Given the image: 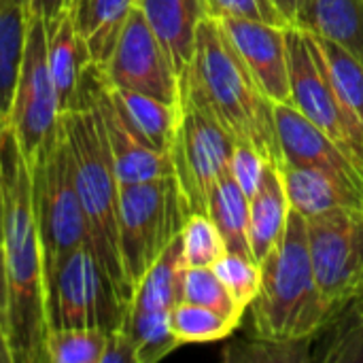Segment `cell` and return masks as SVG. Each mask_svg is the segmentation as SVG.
Instances as JSON below:
<instances>
[{"mask_svg": "<svg viewBox=\"0 0 363 363\" xmlns=\"http://www.w3.org/2000/svg\"><path fill=\"white\" fill-rule=\"evenodd\" d=\"M2 172V253L6 277V332L15 363H40L45 357L47 294L45 259L34 217L32 170L9 121L0 123Z\"/></svg>", "mask_w": 363, "mask_h": 363, "instance_id": "6da1fadb", "label": "cell"}, {"mask_svg": "<svg viewBox=\"0 0 363 363\" xmlns=\"http://www.w3.org/2000/svg\"><path fill=\"white\" fill-rule=\"evenodd\" d=\"M181 89L211 113L236 145H249L268 164L283 168L277 104L262 91L221 23L211 15L198 28L194 57L181 74Z\"/></svg>", "mask_w": 363, "mask_h": 363, "instance_id": "7a4b0ae2", "label": "cell"}, {"mask_svg": "<svg viewBox=\"0 0 363 363\" xmlns=\"http://www.w3.org/2000/svg\"><path fill=\"white\" fill-rule=\"evenodd\" d=\"M259 266L262 287L253 300L257 336L277 340L313 338L338 311L317 285L306 217L298 211H289L281 240Z\"/></svg>", "mask_w": 363, "mask_h": 363, "instance_id": "3957f363", "label": "cell"}, {"mask_svg": "<svg viewBox=\"0 0 363 363\" xmlns=\"http://www.w3.org/2000/svg\"><path fill=\"white\" fill-rule=\"evenodd\" d=\"M62 123L72 155L77 191L89 225V245L108 270L121 298L130 304L134 291L123 270L117 228L119 181L100 113L89 100H83L81 108L62 115Z\"/></svg>", "mask_w": 363, "mask_h": 363, "instance_id": "277c9868", "label": "cell"}, {"mask_svg": "<svg viewBox=\"0 0 363 363\" xmlns=\"http://www.w3.org/2000/svg\"><path fill=\"white\" fill-rule=\"evenodd\" d=\"M187 217L189 213L174 174L119 185V251L132 291L153 262L181 234Z\"/></svg>", "mask_w": 363, "mask_h": 363, "instance_id": "5b68a950", "label": "cell"}, {"mask_svg": "<svg viewBox=\"0 0 363 363\" xmlns=\"http://www.w3.org/2000/svg\"><path fill=\"white\" fill-rule=\"evenodd\" d=\"M47 325L121 330L130 304L121 298L108 270L89 242L72 249L45 279Z\"/></svg>", "mask_w": 363, "mask_h": 363, "instance_id": "8992f818", "label": "cell"}, {"mask_svg": "<svg viewBox=\"0 0 363 363\" xmlns=\"http://www.w3.org/2000/svg\"><path fill=\"white\" fill-rule=\"evenodd\" d=\"M30 170L34 217L47 279L72 249L89 242V225L77 191L74 166L64 123L60 125L53 145L43 153V157L30 164Z\"/></svg>", "mask_w": 363, "mask_h": 363, "instance_id": "52a82bcc", "label": "cell"}, {"mask_svg": "<svg viewBox=\"0 0 363 363\" xmlns=\"http://www.w3.org/2000/svg\"><path fill=\"white\" fill-rule=\"evenodd\" d=\"M234 149L236 140L223 125L181 89L170 160L189 215H206L215 185L230 174Z\"/></svg>", "mask_w": 363, "mask_h": 363, "instance_id": "ba28073f", "label": "cell"}, {"mask_svg": "<svg viewBox=\"0 0 363 363\" xmlns=\"http://www.w3.org/2000/svg\"><path fill=\"white\" fill-rule=\"evenodd\" d=\"M9 125L28 164L43 157L62 125L57 96L47 64L45 19L34 13H28L23 55L15 83Z\"/></svg>", "mask_w": 363, "mask_h": 363, "instance_id": "9c48e42d", "label": "cell"}, {"mask_svg": "<svg viewBox=\"0 0 363 363\" xmlns=\"http://www.w3.org/2000/svg\"><path fill=\"white\" fill-rule=\"evenodd\" d=\"M291 102L308 121L347 149L363 166V123L345 106L308 30L287 28Z\"/></svg>", "mask_w": 363, "mask_h": 363, "instance_id": "30bf717a", "label": "cell"}, {"mask_svg": "<svg viewBox=\"0 0 363 363\" xmlns=\"http://www.w3.org/2000/svg\"><path fill=\"white\" fill-rule=\"evenodd\" d=\"M317 285L340 308L363 294V211L334 208L306 219Z\"/></svg>", "mask_w": 363, "mask_h": 363, "instance_id": "8fae6325", "label": "cell"}, {"mask_svg": "<svg viewBox=\"0 0 363 363\" xmlns=\"http://www.w3.org/2000/svg\"><path fill=\"white\" fill-rule=\"evenodd\" d=\"M102 72L113 87L138 91L168 104L179 102L181 77L136 6Z\"/></svg>", "mask_w": 363, "mask_h": 363, "instance_id": "7c38bea8", "label": "cell"}, {"mask_svg": "<svg viewBox=\"0 0 363 363\" xmlns=\"http://www.w3.org/2000/svg\"><path fill=\"white\" fill-rule=\"evenodd\" d=\"M83 100H89L100 113L119 185H132V183H143V181H153L174 174L170 153H160L151 149L128 125V121L119 113L108 91L102 68H98L96 64H89L87 70L83 72L81 106Z\"/></svg>", "mask_w": 363, "mask_h": 363, "instance_id": "4fadbf2b", "label": "cell"}, {"mask_svg": "<svg viewBox=\"0 0 363 363\" xmlns=\"http://www.w3.org/2000/svg\"><path fill=\"white\" fill-rule=\"evenodd\" d=\"M217 21L259 83L262 91L274 104H289L291 83L287 60V28L236 17H221Z\"/></svg>", "mask_w": 363, "mask_h": 363, "instance_id": "5bb4252c", "label": "cell"}, {"mask_svg": "<svg viewBox=\"0 0 363 363\" xmlns=\"http://www.w3.org/2000/svg\"><path fill=\"white\" fill-rule=\"evenodd\" d=\"M274 115L285 164L321 168L363 189V166L347 149L308 121L294 104H277Z\"/></svg>", "mask_w": 363, "mask_h": 363, "instance_id": "9a60e30c", "label": "cell"}, {"mask_svg": "<svg viewBox=\"0 0 363 363\" xmlns=\"http://www.w3.org/2000/svg\"><path fill=\"white\" fill-rule=\"evenodd\" d=\"M47 36V64L57 96L60 115L81 108V81L91 64L87 47L77 32L72 9L62 11L45 21Z\"/></svg>", "mask_w": 363, "mask_h": 363, "instance_id": "2e32d148", "label": "cell"}, {"mask_svg": "<svg viewBox=\"0 0 363 363\" xmlns=\"http://www.w3.org/2000/svg\"><path fill=\"white\" fill-rule=\"evenodd\" d=\"M179 77L187 70L200 23L208 17L206 0H136Z\"/></svg>", "mask_w": 363, "mask_h": 363, "instance_id": "e0dca14e", "label": "cell"}, {"mask_svg": "<svg viewBox=\"0 0 363 363\" xmlns=\"http://www.w3.org/2000/svg\"><path fill=\"white\" fill-rule=\"evenodd\" d=\"M289 204L300 215L315 217L334 208L363 211V189L351 185L336 174L313 168V166H291L281 168Z\"/></svg>", "mask_w": 363, "mask_h": 363, "instance_id": "ac0fdd59", "label": "cell"}, {"mask_svg": "<svg viewBox=\"0 0 363 363\" xmlns=\"http://www.w3.org/2000/svg\"><path fill=\"white\" fill-rule=\"evenodd\" d=\"M294 26L336 43L363 64V0H298Z\"/></svg>", "mask_w": 363, "mask_h": 363, "instance_id": "d6986e66", "label": "cell"}, {"mask_svg": "<svg viewBox=\"0 0 363 363\" xmlns=\"http://www.w3.org/2000/svg\"><path fill=\"white\" fill-rule=\"evenodd\" d=\"M289 211L291 204L283 172L279 166L268 164L259 189L249 200V245L257 264H262L281 240L287 228Z\"/></svg>", "mask_w": 363, "mask_h": 363, "instance_id": "ffe728a7", "label": "cell"}, {"mask_svg": "<svg viewBox=\"0 0 363 363\" xmlns=\"http://www.w3.org/2000/svg\"><path fill=\"white\" fill-rule=\"evenodd\" d=\"M136 0H72V17L91 64L104 68Z\"/></svg>", "mask_w": 363, "mask_h": 363, "instance_id": "44dd1931", "label": "cell"}, {"mask_svg": "<svg viewBox=\"0 0 363 363\" xmlns=\"http://www.w3.org/2000/svg\"><path fill=\"white\" fill-rule=\"evenodd\" d=\"M106 85L119 113L123 115L128 125L143 138V143L160 153H170L174 130H177L179 102L168 104L138 91L113 87L108 81Z\"/></svg>", "mask_w": 363, "mask_h": 363, "instance_id": "7402d4cb", "label": "cell"}, {"mask_svg": "<svg viewBox=\"0 0 363 363\" xmlns=\"http://www.w3.org/2000/svg\"><path fill=\"white\" fill-rule=\"evenodd\" d=\"M183 245L181 234L166 247L153 266L134 285L130 311L136 313H170L183 300Z\"/></svg>", "mask_w": 363, "mask_h": 363, "instance_id": "603a6c76", "label": "cell"}, {"mask_svg": "<svg viewBox=\"0 0 363 363\" xmlns=\"http://www.w3.org/2000/svg\"><path fill=\"white\" fill-rule=\"evenodd\" d=\"M313 362L363 363V294L342 304L313 336Z\"/></svg>", "mask_w": 363, "mask_h": 363, "instance_id": "cb8c5ba5", "label": "cell"}, {"mask_svg": "<svg viewBox=\"0 0 363 363\" xmlns=\"http://www.w3.org/2000/svg\"><path fill=\"white\" fill-rule=\"evenodd\" d=\"M206 215L217 225L230 253H238L253 259L249 245V198L232 179V174H225L215 185L208 198Z\"/></svg>", "mask_w": 363, "mask_h": 363, "instance_id": "d4e9b609", "label": "cell"}, {"mask_svg": "<svg viewBox=\"0 0 363 363\" xmlns=\"http://www.w3.org/2000/svg\"><path fill=\"white\" fill-rule=\"evenodd\" d=\"M28 13L30 11L15 0H0V123L9 121L11 115L23 55Z\"/></svg>", "mask_w": 363, "mask_h": 363, "instance_id": "484cf974", "label": "cell"}, {"mask_svg": "<svg viewBox=\"0 0 363 363\" xmlns=\"http://www.w3.org/2000/svg\"><path fill=\"white\" fill-rule=\"evenodd\" d=\"M170 325L177 340L183 347V345H204V342L223 340L232 336L234 330H238L240 321L219 311H213L208 306L181 300L170 311Z\"/></svg>", "mask_w": 363, "mask_h": 363, "instance_id": "4316f807", "label": "cell"}, {"mask_svg": "<svg viewBox=\"0 0 363 363\" xmlns=\"http://www.w3.org/2000/svg\"><path fill=\"white\" fill-rule=\"evenodd\" d=\"M121 330H125L134 342L136 363H157L181 347L170 325V313L128 311Z\"/></svg>", "mask_w": 363, "mask_h": 363, "instance_id": "83f0119b", "label": "cell"}, {"mask_svg": "<svg viewBox=\"0 0 363 363\" xmlns=\"http://www.w3.org/2000/svg\"><path fill=\"white\" fill-rule=\"evenodd\" d=\"M313 34V32H311ZM332 85L345 106L363 123V64L336 43L313 34Z\"/></svg>", "mask_w": 363, "mask_h": 363, "instance_id": "f1b7e54d", "label": "cell"}, {"mask_svg": "<svg viewBox=\"0 0 363 363\" xmlns=\"http://www.w3.org/2000/svg\"><path fill=\"white\" fill-rule=\"evenodd\" d=\"M223 359L230 363H311L313 338H264L240 340L223 351Z\"/></svg>", "mask_w": 363, "mask_h": 363, "instance_id": "f546056e", "label": "cell"}, {"mask_svg": "<svg viewBox=\"0 0 363 363\" xmlns=\"http://www.w3.org/2000/svg\"><path fill=\"white\" fill-rule=\"evenodd\" d=\"M106 332L96 328H55L47 332L45 357L49 363H100Z\"/></svg>", "mask_w": 363, "mask_h": 363, "instance_id": "4dcf8cb0", "label": "cell"}, {"mask_svg": "<svg viewBox=\"0 0 363 363\" xmlns=\"http://www.w3.org/2000/svg\"><path fill=\"white\" fill-rule=\"evenodd\" d=\"M181 245L183 262L187 268H213L215 262L228 251L217 225L204 213H196L185 219L181 230Z\"/></svg>", "mask_w": 363, "mask_h": 363, "instance_id": "1f68e13d", "label": "cell"}, {"mask_svg": "<svg viewBox=\"0 0 363 363\" xmlns=\"http://www.w3.org/2000/svg\"><path fill=\"white\" fill-rule=\"evenodd\" d=\"M219 281L225 285L238 308H247L259 294L262 287V266L251 257L225 251L213 266Z\"/></svg>", "mask_w": 363, "mask_h": 363, "instance_id": "d6a6232c", "label": "cell"}, {"mask_svg": "<svg viewBox=\"0 0 363 363\" xmlns=\"http://www.w3.org/2000/svg\"><path fill=\"white\" fill-rule=\"evenodd\" d=\"M183 300L200 306H208L228 317L242 321V308L234 302L225 285L219 281L213 268H185L183 272Z\"/></svg>", "mask_w": 363, "mask_h": 363, "instance_id": "836d02e7", "label": "cell"}, {"mask_svg": "<svg viewBox=\"0 0 363 363\" xmlns=\"http://www.w3.org/2000/svg\"><path fill=\"white\" fill-rule=\"evenodd\" d=\"M208 15L215 19L236 17V19H253L262 23H272L281 28H289L283 13L277 9L272 0H206Z\"/></svg>", "mask_w": 363, "mask_h": 363, "instance_id": "e575fe53", "label": "cell"}, {"mask_svg": "<svg viewBox=\"0 0 363 363\" xmlns=\"http://www.w3.org/2000/svg\"><path fill=\"white\" fill-rule=\"evenodd\" d=\"M266 168H268V162L264 160L259 151H255L249 145H236L232 153V162H230V174L249 200L259 189Z\"/></svg>", "mask_w": 363, "mask_h": 363, "instance_id": "d590c367", "label": "cell"}, {"mask_svg": "<svg viewBox=\"0 0 363 363\" xmlns=\"http://www.w3.org/2000/svg\"><path fill=\"white\" fill-rule=\"evenodd\" d=\"M100 363H136V351L125 330H115L106 336V347Z\"/></svg>", "mask_w": 363, "mask_h": 363, "instance_id": "8d00e7d4", "label": "cell"}, {"mask_svg": "<svg viewBox=\"0 0 363 363\" xmlns=\"http://www.w3.org/2000/svg\"><path fill=\"white\" fill-rule=\"evenodd\" d=\"M70 6H72V0H30L28 11L43 17L45 21H49V19H53L55 15H60L62 11H66Z\"/></svg>", "mask_w": 363, "mask_h": 363, "instance_id": "74e56055", "label": "cell"}, {"mask_svg": "<svg viewBox=\"0 0 363 363\" xmlns=\"http://www.w3.org/2000/svg\"><path fill=\"white\" fill-rule=\"evenodd\" d=\"M0 321L6 325V277H4V253H2V228H0Z\"/></svg>", "mask_w": 363, "mask_h": 363, "instance_id": "f35d334b", "label": "cell"}, {"mask_svg": "<svg viewBox=\"0 0 363 363\" xmlns=\"http://www.w3.org/2000/svg\"><path fill=\"white\" fill-rule=\"evenodd\" d=\"M0 363H15V355L11 349V340H9V332L6 325L0 321Z\"/></svg>", "mask_w": 363, "mask_h": 363, "instance_id": "ab89813d", "label": "cell"}, {"mask_svg": "<svg viewBox=\"0 0 363 363\" xmlns=\"http://www.w3.org/2000/svg\"><path fill=\"white\" fill-rule=\"evenodd\" d=\"M272 2L283 13V17L287 19V23L294 26L296 23V15H298V0H272Z\"/></svg>", "mask_w": 363, "mask_h": 363, "instance_id": "60d3db41", "label": "cell"}, {"mask_svg": "<svg viewBox=\"0 0 363 363\" xmlns=\"http://www.w3.org/2000/svg\"><path fill=\"white\" fill-rule=\"evenodd\" d=\"M0 213H2V172H0Z\"/></svg>", "mask_w": 363, "mask_h": 363, "instance_id": "b9f144b4", "label": "cell"}, {"mask_svg": "<svg viewBox=\"0 0 363 363\" xmlns=\"http://www.w3.org/2000/svg\"><path fill=\"white\" fill-rule=\"evenodd\" d=\"M15 2H19V4H21V6H26V9L30 6V0H15Z\"/></svg>", "mask_w": 363, "mask_h": 363, "instance_id": "7bdbcfd3", "label": "cell"}]
</instances>
